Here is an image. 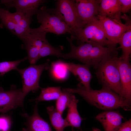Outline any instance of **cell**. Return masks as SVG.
Returning a JSON list of instances; mask_svg holds the SVG:
<instances>
[{"instance_id": "cell-9", "label": "cell", "mask_w": 131, "mask_h": 131, "mask_svg": "<svg viewBox=\"0 0 131 131\" xmlns=\"http://www.w3.org/2000/svg\"><path fill=\"white\" fill-rule=\"evenodd\" d=\"M116 60L120 75V97L126 104L131 106V65L130 58L124 59L118 56Z\"/></svg>"}, {"instance_id": "cell-30", "label": "cell", "mask_w": 131, "mask_h": 131, "mask_svg": "<svg viewBox=\"0 0 131 131\" xmlns=\"http://www.w3.org/2000/svg\"><path fill=\"white\" fill-rule=\"evenodd\" d=\"M92 131H101L100 130L96 128H93L92 129Z\"/></svg>"}, {"instance_id": "cell-7", "label": "cell", "mask_w": 131, "mask_h": 131, "mask_svg": "<svg viewBox=\"0 0 131 131\" xmlns=\"http://www.w3.org/2000/svg\"><path fill=\"white\" fill-rule=\"evenodd\" d=\"M55 9L56 13L74 32L83 28V23L78 13L75 0H59Z\"/></svg>"}, {"instance_id": "cell-17", "label": "cell", "mask_w": 131, "mask_h": 131, "mask_svg": "<svg viewBox=\"0 0 131 131\" xmlns=\"http://www.w3.org/2000/svg\"><path fill=\"white\" fill-rule=\"evenodd\" d=\"M78 101V99L73 95L68 106L67 115L66 119L70 126L80 129L81 122L83 119L81 117L77 110V104Z\"/></svg>"}, {"instance_id": "cell-6", "label": "cell", "mask_w": 131, "mask_h": 131, "mask_svg": "<svg viewBox=\"0 0 131 131\" xmlns=\"http://www.w3.org/2000/svg\"><path fill=\"white\" fill-rule=\"evenodd\" d=\"M49 61L48 59L43 64L31 65L24 69L17 68L16 70L20 74L22 80L23 87L20 98L21 106H23L24 99L29 93L34 92L40 88L39 82L40 76L44 70L49 69Z\"/></svg>"}, {"instance_id": "cell-19", "label": "cell", "mask_w": 131, "mask_h": 131, "mask_svg": "<svg viewBox=\"0 0 131 131\" xmlns=\"http://www.w3.org/2000/svg\"><path fill=\"white\" fill-rule=\"evenodd\" d=\"M0 19L3 26L13 34H16L18 27L12 16L11 13L0 7Z\"/></svg>"}, {"instance_id": "cell-8", "label": "cell", "mask_w": 131, "mask_h": 131, "mask_svg": "<svg viewBox=\"0 0 131 131\" xmlns=\"http://www.w3.org/2000/svg\"><path fill=\"white\" fill-rule=\"evenodd\" d=\"M97 16L104 30L108 42L107 47L117 48V44L123 34L131 29V24H124L122 22L98 15Z\"/></svg>"}, {"instance_id": "cell-26", "label": "cell", "mask_w": 131, "mask_h": 131, "mask_svg": "<svg viewBox=\"0 0 131 131\" xmlns=\"http://www.w3.org/2000/svg\"><path fill=\"white\" fill-rule=\"evenodd\" d=\"M27 58L26 57L22 59L11 61H4L0 62V76H3L5 74L12 70H16L18 65Z\"/></svg>"}, {"instance_id": "cell-2", "label": "cell", "mask_w": 131, "mask_h": 131, "mask_svg": "<svg viewBox=\"0 0 131 131\" xmlns=\"http://www.w3.org/2000/svg\"><path fill=\"white\" fill-rule=\"evenodd\" d=\"M70 51L67 54L69 58L77 59L89 67L95 69L99 63L109 56L118 52L119 48H111L107 47L82 42L76 46L73 43L70 44Z\"/></svg>"}, {"instance_id": "cell-13", "label": "cell", "mask_w": 131, "mask_h": 131, "mask_svg": "<svg viewBox=\"0 0 131 131\" xmlns=\"http://www.w3.org/2000/svg\"><path fill=\"white\" fill-rule=\"evenodd\" d=\"M102 125L105 131H117L124 118L118 111L106 110L95 117Z\"/></svg>"}, {"instance_id": "cell-4", "label": "cell", "mask_w": 131, "mask_h": 131, "mask_svg": "<svg viewBox=\"0 0 131 131\" xmlns=\"http://www.w3.org/2000/svg\"><path fill=\"white\" fill-rule=\"evenodd\" d=\"M36 14L37 21L41 24L38 28L41 31L57 35L67 33L73 34V30L57 14L55 9H48L43 5L38 10Z\"/></svg>"}, {"instance_id": "cell-25", "label": "cell", "mask_w": 131, "mask_h": 131, "mask_svg": "<svg viewBox=\"0 0 131 131\" xmlns=\"http://www.w3.org/2000/svg\"><path fill=\"white\" fill-rule=\"evenodd\" d=\"M53 72L55 76L60 79L66 78L67 75V70L64 62L59 60L52 63Z\"/></svg>"}, {"instance_id": "cell-15", "label": "cell", "mask_w": 131, "mask_h": 131, "mask_svg": "<svg viewBox=\"0 0 131 131\" xmlns=\"http://www.w3.org/2000/svg\"><path fill=\"white\" fill-rule=\"evenodd\" d=\"M119 0H100L98 15L121 22Z\"/></svg>"}, {"instance_id": "cell-23", "label": "cell", "mask_w": 131, "mask_h": 131, "mask_svg": "<svg viewBox=\"0 0 131 131\" xmlns=\"http://www.w3.org/2000/svg\"><path fill=\"white\" fill-rule=\"evenodd\" d=\"M12 15L19 28L30 31V28L29 26L32 21V17L24 13L17 12L12 13Z\"/></svg>"}, {"instance_id": "cell-29", "label": "cell", "mask_w": 131, "mask_h": 131, "mask_svg": "<svg viewBox=\"0 0 131 131\" xmlns=\"http://www.w3.org/2000/svg\"><path fill=\"white\" fill-rule=\"evenodd\" d=\"M117 131H131V120L122 123Z\"/></svg>"}, {"instance_id": "cell-16", "label": "cell", "mask_w": 131, "mask_h": 131, "mask_svg": "<svg viewBox=\"0 0 131 131\" xmlns=\"http://www.w3.org/2000/svg\"><path fill=\"white\" fill-rule=\"evenodd\" d=\"M64 63L68 71L71 72L75 76H78L83 88L87 89L91 88L90 82L92 75L90 70V67L88 66L72 63L64 62Z\"/></svg>"}, {"instance_id": "cell-14", "label": "cell", "mask_w": 131, "mask_h": 131, "mask_svg": "<svg viewBox=\"0 0 131 131\" xmlns=\"http://www.w3.org/2000/svg\"><path fill=\"white\" fill-rule=\"evenodd\" d=\"M37 102L36 101L33 115L31 116L26 113L21 114L26 120V127L23 131H52L48 123L39 115L38 111Z\"/></svg>"}, {"instance_id": "cell-10", "label": "cell", "mask_w": 131, "mask_h": 131, "mask_svg": "<svg viewBox=\"0 0 131 131\" xmlns=\"http://www.w3.org/2000/svg\"><path fill=\"white\" fill-rule=\"evenodd\" d=\"M75 2L78 15L84 25L97 17L100 0H76Z\"/></svg>"}, {"instance_id": "cell-20", "label": "cell", "mask_w": 131, "mask_h": 131, "mask_svg": "<svg viewBox=\"0 0 131 131\" xmlns=\"http://www.w3.org/2000/svg\"><path fill=\"white\" fill-rule=\"evenodd\" d=\"M41 92L39 97L35 99L37 102L41 101L57 99L62 92L60 87L40 88Z\"/></svg>"}, {"instance_id": "cell-5", "label": "cell", "mask_w": 131, "mask_h": 131, "mask_svg": "<svg viewBox=\"0 0 131 131\" xmlns=\"http://www.w3.org/2000/svg\"><path fill=\"white\" fill-rule=\"evenodd\" d=\"M82 42L107 47L108 41L102 25L97 17L82 28L74 32L71 37Z\"/></svg>"}, {"instance_id": "cell-1", "label": "cell", "mask_w": 131, "mask_h": 131, "mask_svg": "<svg viewBox=\"0 0 131 131\" xmlns=\"http://www.w3.org/2000/svg\"><path fill=\"white\" fill-rule=\"evenodd\" d=\"M64 89L72 94H78L89 104L100 109L107 110L122 108L125 110H131V107L118 94L107 88L102 87L99 90L87 89L79 85L76 88Z\"/></svg>"}, {"instance_id": "cell-11", "label": "cell", "mask_w": 131, "mask_h": 131, "mask_svg": "<svg viewBox=\"0 0 131 131\" xmlns=\"http://www.w3.org/2000/svg\"><path fill=\"white\" fill-rule=\"evenodd\" d=\"M46 1L43 0H2L1 3L9 9L15 8L16 12L25 14L32 17L36 14L39 6Z\"/></svg>"}, {"instance_id": "cell-22", "label": "cell", "mask_w": 131, "mask_h": 131, "mask_svg": "<svg viewBox=\"0 0 131 131\" xmlns=\"http://www.w3.org/2000/svg\"><path fill=\"white\" fill-rule=\"evenodd\" d=\"M73 95L71 92L62 89V93L57 99L56 103V109L62 115L70 103Z\"/></svg>"}, {"instance_id": "cell-24", "label": "cell", "mask_w": 131, "mask_h": 131, "mask_svg": "<svg viewBox=\"0 0 131 131\" xmlns=\"http://www.w3.org/2000/svg\"><path fill=\"white\" fill-rule=\"evenodd\" d=\"M63 55L60 49L53 47L48 42L44 44L39 50V59L50 55L55 56L58 58L62 57Z\"/></svg>"}, {"instance_id": "cell-27", "label": "cell", "mask_w": 131, "mask_h": 131, "mask_svg": "<svg viewBox=\"0 0 131 131\" xmlns=\"http://www.w3.org/2000/svg\"><path fill=\"white\" fill-rule=\"evenodd\" d=\"M12 124L11 118L10 115H0V131H11Z\"/></svg>"}, {"instance_id": "cell-12", "label": "cell", "mask_w": 131, "mask_h": 131, "mask_svg": "<svg viewBox=\"0 0 131 131\" xmlns=\"http://www.w3.org/2000/svg\"><path fill=\"white\" fill-rule=\"evenodd\" d=\"M22 89L15 87L10 90H4L0 87V112L3 113L20 106V98Z\"/></svg>"}, {"instance_id": "cell-3", "label": "cell", "mask_w": 131, "mask_h": 131, "mask_svg": "<svg viewBox=\"0 0 131 131\" xmlns=\"http://www.w3.org/2000/svg\"><path fill=\"white\" fill-rule=\"evenodd\" d=\"M118 52L101 61L95 68V74L102 87L111 90L120 96V75L116 60Z\"/></svg>"}, {"instance_id": "cell-18", "label": "cell", "mask_w": 131, "mask_h": 131, "mask_svg": "<svg viewBox=\"0 0 131 131\" xmlns=\"http://www.w3.org/2000/svg\"><path fill=\"white\" fill-rule=\"evenodd\" d=\"M47 109L51 123L56 131H64L65 127L70 126L66 119L63 118L54 106L48 107Z\"/></svg>"}, {"instance_id": "cell-21", "label": "cell", "mask_w": 131, "mask_h": 131, "mask_svg": "<svg viewBox=\"0 0 131 131\" xmlns=\"http://www.w3.org/2000/svg\"><path fill=\"white\" fill-rule=\"evenodd\" d=\"M118 43L120 45L119 48L122 50L121 57L130 58L131 53V29L125 32L120 39Z\"/></svg>"}, {"instance_id": "cell-28", "label": "cell", "mask_w": 131, "mask_h": 131, "mask_svg": "<svg viewBox=\"0 0 131 131\" xmlns=\"http://www.w3.org/2000/svg\"><path fill=\"white\" fill-rule=\"evenodd\" d=\"M121 13L125 14L131 8V0H119Z\"/></svg>"}]
</instances>
